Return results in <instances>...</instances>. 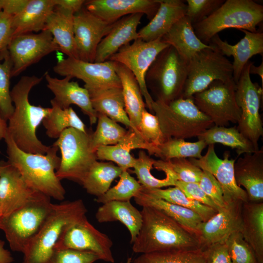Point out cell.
I'll return each instance as SVG.
<instances>
[{"label":"cell","instance_id":"cell-44","mask_svg":"<svg viewBox=\"0 0 263 263\" xmlns=\"http://www.w3.org/2000/svg\"><path fill=\"white\" fill-rule=\"evenodd\" d=\"M115 186L96 197V202L104 204L113 201H130L131 198H134L141 191L142 186L128 170H123Z\"/></svg>","mask_w":263,"mask_h":263},{"label":"cell","instance_id":"cell-57","mask_svg":"<svg viewBox=\"0 0 263 263\" xmlns=\"http://www.w3.org/2000/svg\"><path fill=\"white\" fill-rule=\"evenodd\" d=\"M4 242L0 240V263H12L14 259L10 251L4 247Z\"/></svg>","mask_w":263,"mask_h":263},{"label":"cell","instance_id":"cell-48","mask_svg":"<svg viewBox=\"0 0 263 263\" xmlns=\"http://www.w3.org/2000/svg\"><path fill=\"white\" fill-rule=\"evenodd\" d=\"M138 131L144 140L155 150L167 139L162 132L156 116L146 109L142 113Z\"/></svg>","mask_w":263,"mask_h":263},{"label":"cell","instance_id":"cell-46","mask_svg":"<svg viewBox=\"0 0 263 263\" xmlns=\"http://www.w3.org/2000/svg\"><path fill=\"white\" fill-rule=\"evenodd\" d=\"M0 56L3 59L0 63V114L7 121L14 111L10 91L12 63L7 49L1 52Z\"/></svg>","mask_w":263,"mask_h":263},{"label":"cell","instance_id":"cell-40","mask_svg":"<svg viewBox=\"0 0 263 263\" xmlns=\"http://www.w3.org/2000/svg\"><path fill=\"white\" fill-rule=\"evenodd\" d=\"M207 146L203 140L191 142L183 139L170 138L156 148L154 155L163 161L181 158L199 159Z\"/></svg>","mask_w":263,"mask_h":263},{"label":"cell","instance_id":"cell-8","mask_svg":"<svg viewBox=\"0 0 263 263\" xmlns=\"http://www.w3.org/2000/svg\"><path fill=\"white\" fill-rule=\"evenodd\" d=\"M188 62L171 46L157 55L145 76L146 86L156 99L168 104L181 98L188 75Z\"/></svg>","mask_w":263,"mask_h":263},{"label":"cell","instance_id":"cell-52","mask_svg":"<svg viewBox=\"0 0 263 263\" xmlns=\"http://www.w3.org/2000/svg\"><path fill=\"white\" fill-rule=\"evenodd\" d=\"M174 186L179 188L188 198L218 211L219 208L217 206L204 192L198 183L175 180Z\"/></svg>","mask_w":263,"mask_h":263},{"label":"cell","instance_id":"cell-33","mask_svg":"<svg viewBox=\"0 0 263 263\" xmlns=\"http://www.w3.org/2000/svg\"><path fill=\"white\" fill-rule=\"evenodd\" d=\"M121 85L127 114L133 129L138 132L142 113L146 109L140 87L132 72L123 64L113 61Z\"/></svg>","mask_w":263,"mask_h":263},{"label":"cell","instance_id":"cell-32","mask_svg":"<svg viewBox=\"0 0 263 263\" xmlns=\"http://www.w3.org/2000/svg\"><path fill=\"white\" fill-rule=\"evenodd\" d=\"M95 218L100 223L121 222L130 232L131 244L138 235L142 221L141 211L130 201H113L103 204L98 208Z\"/></svg>","mask_w":263,"mask_h":263},{"label":"cell","instance_id":"cell-21","mask_svg":"<svg viewBox=\"0 0 263 263\" xmlns=\"http://www.w3.org/2000/svg\"><path fill=\"white\" fill-rule=\"evenodd\" d=\"M160 0H90L84 6L104 21L113 24L122 18L135 13L146 15L151 20L159 7Z\"/></svg>","mask_w":263,"mask_h":263},{"label":"cell","instance_id":"cell-25","mask_svg":"<svg viewBox=\"0 0 263 263\" xmlns=\"http://www.w3.org/2000/svg\"><path fill=\"white\" fill-rule=\"evenodd\" d=\"M143 15L142 13L131 14L113 23L97 46L94 62L108 60L122 47L138 39L137 29Z\"/></svg>","mask_w":263,"mask_h":263},{"label":"cell","instance_id":"cell-20","mask_svg":"<svg viewBox=\"0 0 263 263\" xmlns=\"http://www.w3.org/2000/svg\"><path fill=\"white\" fill-rule=\"evenodd\" d=\"M39 193L27 183L16 168L7 161L2 162L0 170L2 217L21 207Z\"/></svg>","mask_w":263,"mask_h":263},{"label":"cell","instance_id":"cell-3","mask_svg":"<svg viewBox=\"0 0 263 263\" xmlns=\"http://www.w3.org/2000/svg\"><path fill=\"white\" fill-rule=\"evenodd\" d=\"M4 139L7 162L18 170L27 183L51 198L63 200L65 190L56 174L60 162L57 155L58 148L53 145L45 154L31 153L18 148L8 131Z\"/></svg>","mask_w":263,"mask_h":263},{"label":"cell","instance_id":"cell-17","mask_svg":"<svg viewBox=\"0 0 263 263\" xmlns=\"http://www.w3.org/2000/svg\"><path fill=\"white\" fill-rule=\"evenodd\" d=\"M230 153L225 151L223 158H219L215 150L214 144L208 145L207 151L199 159L189 158V160L203 170L212 174L221 187L225 201H248L244 189L238 186L234 176V165L235 159H230Z\"/></svg>","mask_w":263,"mask_h":263},{"label":"cell","instance_id":"cell-30","mask_svg":"<svg viewBox=\"0 0 263 263\" xmlns=\"http://www.w3.org/2000/svg\"><path fill=\"white\" fill-rule=\"evenodd\" d=\"M161 40L172 46L188 62L198 52L210 46L197 37L192 24L186 16L176 22Z\"/></svg>","mask_w":263,"mask_h":263},{"label":"cell","instance_id":"cell-22","mask_svg":"<svg viewBox=\"0 0 263 263\" xmlns=\"http://www.w3.org/2000/svg\"><path fill=\"white\" fill-rule=\"evenodd\" d=\"M44 77L47 87L54 95L51 103L62 109L70 107L72 104L75 105L88 116L91 125L96 122L98 114L92 106L89 92L85 88L80 87L76 81H71L72 78L70 76L59 79L46 72Z\"/></svg>","mask_w":263,"mask_h":263},{"label":"cell","instance_id":"cell-61","mask_svg":"<svg viewBox=\"0 0 263 263\" xmlns=\"http://www.w3.org/2000/svg\"><path fill=\"white\" fill-rule=\"evenodd\" d=\"M2 218V214H1V205H0V222Z\"/></svg>","mask_w":263,"mask_h":263},{"label":"cell","instance_id":"cell-1","mask_svg":"<svg viewBox=\"0 0 263 263\" xmlns=\"http://www.w3.org/2000/svg\"><path fill=\"white\" fill-rule=\"evenodd\" d=\"M142 225L132 243L136 253L155 252L202 250L198 236L185 228L161 210L143 207Z\"/></svg>","mask_w":263,"mask_h":263},{"label":"cell","instance_id":"cell-18","mask_svg":"<svg viewBox=\"0 0 263 263\" xmlns=\"http://www.w3.org/2000/svg\"><path fill=\"white\" fill-rule=\"evenodd\" d=\"M113 24L104 21L84 6L74 14V31L78 59L94 62L97 46Z\"/></svg>","mask_w":263,"mask_h":263},{"label":"cell","instance_id":"cell-27","mask_svg":"<svg viewBox=\"0 0 263 263\" xmlns=\"http://www.w3.org/2000/svg\"><path fill=\"white\" fill-rule=\"evenodd\" d=\"M146 150L150 155H154L155 148L148 144L140 133L132 129H129L124 138L117 144L101 146L96 151L97 159L115 163L123 170L133 167L136 158L130 152L132 150Z\"/></svg>","mask_w":263,"mask_h":263},{"label":"cell","instance_id":"cell-26","mask_svg":"<svg viewBox=\"0 0 263 263\" xmlns=\"http://www.w3.org/2000/svg\"><path fill=\"white\" fill-rule=\"evenodd\" d=\"M187 4L181 0H160L159 7L148 24L138 32V37L149 42L161 39L172 26L186 16Z\"/></svg>","mask_w":263,"mask_h":263},{"label":"cell","instance_id":"cell-35","mask_svg":"<svg viewBox=\"0 0 263 263\" xmlns=\"http://www.w3.org/2000/svg\"><path fill=\"white\" fill-rule=\"evenodd\" d=\"M133 198L137 205L142 207H150L161 210L196 234L197 226L203 222L202 217L196 212L154 197L142 190Z\"/></svg>","mask_w":263,"mask_h":263},{"label":"cell","instance_id":"cell-41","mask_svg":"<svg viewBox=\"0 0 263 263\" xmlns=\"http://www.w3.org/2000/svg\"><path fill=\"white\" fill-rule=\"evenodd\" d=\"M155 162V160L150 157L144 150L139 152L138 157L133 167V172L136 174L138 182L146 188H161L174 186L176 180L168 170L163 169L166 177L163 179H159L152 174L151 169Z\"/></svg>","mask_w":263,"mask_h":263},{"label":"cell","instance_id":"cell-59","mask_svg":"<svg viewBox=\"0 0 263 263\" xmlns=\"http://www.w3.org/2000/svg\"><path fill=\"white\" fill-rule=\"evenodd\" d=\"M7 132V124L0 114V141L4 139Z\"/></svg>","mask_w":263,"mask_h":263},{"label":"cell","instance_id":"cell-13","mask_svg":"<svg viewBox=\"0 0 263 263\" xmlns=\"http://www.w3.org/2000/svg\"><path fill=\"white\" fill-rule=\"evenodd\" d=\"M169 46L161 39L147 42L138 38L132 44L122 47L109 59L123 64L132 72L138 83L147 107L150 112H153L152 105L154 100L146 86L145 76L157 55Z\"/></svg>","mask_w":263,"mask_h":263},{"label":"cell","instance_id":"cell-49","mask_svg":"<svg viewBox=\"0 0 263 263\" xmlns=\"http://www.w3.org/2000/svg\"><path fill=\"white\" fill-rule=\"evenodd\" d=\"M224 0H187L186 16L193 25L204 20L215 12Z\"/></svg>","mask_w":263,"mask_h":263},{"label":"cell","instance_id":"cell-51","mask_svg":"<svg viewBox=\"0 0 263 263\" xmlns=\"http://www.w3.org/2000/svg\"><path fill=\"white\" fill-rule=\"evenodd\" d=\"M198 184L219 209L225 207L226 203L224 199L222 188L212 174L207 171L203 170Z\"/></svg>","mask_w":263,"mask_h":263},{"label":"cell","instance_id":"cell-56","mask_svg":"<svg viewBox=\"0 0 263 263\" xmlns=\"http://www.w3.org/2000/svg\"><path fill=\"white\" fill-rule=\"evenodd\" d=\"M56 6L75 14L84 6V0H55Z\"/></svg>","mask_w":263,"mask_h":263},{"label":"cell","instance_id":"cell-58","mask_svg":"<svg viewBox=\"0 0 263 263\" xmlns=\"http://www.w3.org/2000/svg\"><path fill=\"white\" fill-rule=\"evenodd\" d=\"M250 74H255L259 75L262 80V88L263 85V61L259 66H256L252 62L249 68Z\"/></svg>","mask_w":263,"mask_h":263},{"label":"cell","instance_id":"cell-14","mask_svg":"<svg viewBox=\"0 0 263 263\" xmlns=\"http://www.w3.org/2000/svg\"><path fill=\"white\" fill-rule=\"evenodd\" d=\"M112 241L95 228L87 219L66 226L54 247V250L71 249L88 251L97 255L103 261L113 263L111 250Z\"/></svg>","mask_w":263,"mask_h":263},{"label":"cell","instance_id":"cell-54","mask_svg":"<svg viewBox=\"0 0 263 263\" xmlns=\"http://www.w3.org/2000/svg\"><path fill=\"white\" fill-rule=\"evenodd\" d=\"M13 16L0 11V53L7 49L13 38Z\"/></svg>","mask_w":263,"mask_h":263},{"label":"cell","instance_id":"cell-45","mask_svg":"<svg viewBox=\"0 0 263 263\" xmlns=\"http://www.w3.org/2000/svg\"><path fill=\"white\" fill-rule=\"evenodd\" d=\"M155 165L166 169L176 180L184 182L198 183L203 171L187 158H174L168 161L156 160Z\"/></svg>","mask_w":263,"mask_h":263},{"label":"cell","instance_id":"cell-60","mask_svg":"<svg viewBox=\"0 0 263 263\" xmlns=\"http://www.w3.org/2000/svg\"><path fill=\"white\" fill-rule=\"evenodd\" d=\"M3 5V0H0V11H2Z\"/></svg>","mask_w":263,"mask_h":263},{"label":"cell","instance_id":"cell-5","mask_svg":"<svg viewBox=\"0 0 263 263\" xmlns=\"http://www.w3.org/2000/svg\"><path fill=\"white\" fill-rule=\"evenodd\" d=\"M263 20V6L252 0H226L209 16L193 25L202 42L208 45L220 32L228 28L256 32Z\"/></svg>","mask_w":263,"mask_h":263},{"label":"cell","instance_id":"cell-50","mask_svg":"<svg viewBox=\"0 0 263 263\" xmlns=\"http://www.w3.org/2000/svg\"><path fill=\"white\" fill-rule=\"evenodd\" d=\"M99 260L91 252L63 249L54 250L47 263H94Z\"/></svg>","mask_w":263,"mask_h":263},{"label":"cell","instance_id":"cell-63","mask_svg":"<svg viewBox=\"0 0 263 263\" xmlns=\"http://www.w3.org/2000/svg\"><path fill=\"white\" fill-rule=\"evenodd\" d=\"M1 163H2V162H0V169L1 168Z\"/></svg>","mask_w":263,"mask_h":263},{"label":"cell","instance_id":"cell-42","mask_svg":"<svg viewBox=\"0 0 263 263\" xmlns=\"http://www.w3.org/2000/svg\"><path fill=\"white\" fill-rule=\"evenodd\" d=\"M97 114L96 129L91 134V145L95 151L100 147L117 144L124 138L128 132L107 116Z\"/></svg>","mask_w":263,"mask_h":263},{"label":"cell","instance_id":"cell-15","mask_svg":"<svg viewBox=\"0 0 263 263\" xmlns=\"http://www.w3.org/2000/svg\"><path fill=\"white\" fill-rule=\"evenodd\" d=\"M7 50L12 63L11 77L18 76L49 54L59 51L52 35L46 30L12 38Z\"/></svg>","mask_w":263,"mask_h":263},{"label":"cell","instance_id":"cell-37","mask_svg":"<svg viewBox=\"0 0 263 263\" xmlns=\"http://www.w3.org/2000/svg\"><path fill=\"white\" fill-rule=\"evenodd\" d=\"M197 137L198 140L204 141L207 146L219 143L235 149L238 155L257 151L253 144L235 127L214 126L206 130Z\"/></svg>","mask_w":263,"mask_h":263},{"label":"cell","instance_id":"cell-24","mask_svg":"<svg viewBox=\"0 0 263 263\" xmlns=\"http://www.w3.org/2000/svg\"><path fill=\"white\" fill-rule=\"evenodd\" d=\"M234 169L236 182L244 188L248 201L263 202V148L254 152L244 153L235 161Z\"/></svg>","mask_w":263,"mask_h":263},{"label":"cell","instance_id":"cell-34","mask_svg":"<svg viewBox=\"0 0 263 263\" xmlns=\"http://www.w3.org/2000/svg\"><path fill=\"white\" fill-rule=\"evenodd\" d=\"M241 216L240 232L263 263V202H243Z\"/></svg>","mask_w":263,"mask_h":263},{"label":"cell","instance_id":"cell-12","mask_svg":"<svg viewBox=\"0 0 263 263\" xmlns=\"http://www.w3.org/2000/svg\"><path fill=\"white\" fill-rule=\"evenodd\" d=\"M236 84L215 80L204 91L195 94L193 99L198 109L217 126L237 123L241 114L235 96Z\"/></svg>","mask_w":263,"mask_h":263},{"label":"cell","instance_id":"cell-4","mask_svg":"<svg viewBox=\"0 0 263 263\" xmlns=\"http://www.w3.org/2000/svg\"><path fill=\"white\" fill-rule=\"evenodd\" d=\"M87 212L81 199L53 204L41 228L25 249L22 263H47L64 228L86 218Z\"/></svg>","mask_w":263,"mask_h":263},{"label":"cell","instance_id":"cell-62","mask_svg":"<svg viewBox=\"0 0 263 263\" xmlns=\"http://www.w3.org/2000/svg\"><path fill=\"white\" fill-rule=\"evenodd\" d=\"M126 263H132V259L131 258H128Z\"/></svg>","mask_w":263,"mask_h":263},{"label":"cell","instance_id":"cell-16","mask_svg":"<svg viewBox=\"0 0 263 263\" xmlns=\"http://www.w3.org/2000/svg\"><path fill=\"white\" fill-rule=\"evenodd\" d=\"M54 72L64 76L75 77L85 83V88L121 87L113 61L90 62L71 57L59 58L53 67Z\"/></svg>","mask_w":263,"mask_h":263},{"label":"cell","instance_id":"cell-29","mask_svg":"<svg viewBox=\"0 0 263 263\" xmlns=\"http://www.w3.org/2000/svg\"><path fill=\"white\" fill-rule=\"evenodd\" d=\"M55 6V0H28L24 8L13 16V38L44 30Z\"/></svg>","mask_w":263,"mask_h":263},{"label":"cell","instance_id":"cell-43","mask_svg":"<svg viewBox=\"0 0 263 263\" xmlns=\"http://www.w3.org/2000/svg\"><path fill=\"white\" fill-rule=\"evenodd\" d=\"M133 263H205L202 249L170 250L141 254Z\"/></svg>","mask_w":263,"mask_h":263},{"label":"cell","instance_id":"cell-28","mask_svg":"<svg viewBox=\"0 0 263 263\" xmlns=\"http://www.w3.org/2000/svg\"><path fill=\"white\" fill-rule=\"evenodd\" d=\"M85 88L89 92L92 106L97 113L122 123L128 129H133L125 111L121 87Z\"/></svg>","mask_w":263,"mask_h":263},{"label":"cell","instance_id":"cell-36","mask_svg":"<svg viewBox=\"0 0 263 263\" xmlns=\"http://www.w3.org/2000/svg\"><path fill=\"white\" fill-rule=\"evenodd\" d=\"M123 170L110 162H95L81 184L90 194L99 197L110 188L113 181L120 176Z\"/></svg>","mask_w":263,"mask_h":263},{"label":"cell","instance_id":"cell-23","mask_svg":"<svg viewBox=\"0 0 263 263\" xmlns=\"http://www.w3.org/2000/svg\"><path fill=\"white\" fill-rule=\"evenodd\" d=\"M241 31L244 33V36L236 44L230 45L222 40L218 34L215 35L209 43L222 55L233 56V78L236 83L249 59L254 55L263 54V33Z\"/></svg>","mask_w":263,"mask_h":263},{"label":"cell","instance_id":"cell-53","mask_svg":"<svg viewBox=\"0 0 263 263\" xmlns=\"http://www.w3.org/2000/svg\"><path fill=\"white\" fill-rule=\"evenodd\" d=\"M202 251L205 263H232L225 242L211 244Z\"/></svg>","mask_w":263,"mask_h":263},{"label":"cell","instance_id":"cell-11","mask_svg":"<svg viewBox=\"0 0 263 263\" xmlns=\"http://www.w3.org/2000/svg\"><path fill=\"white\" fill-rule=\"evenodd\" d=\"M252 62L249 61L245 65L236 83V100L241 112L236 128L258 150L259 140L263 135V123L259 113L263 89L251 79L249 68Z\"/></svg>","mask_w":263,"mask_h":263},{"label":"cell","instance_id":"cell-47","mask_svg":"<svg viewBox=\"0 0 263 263\" xmlns=\"http://www.w3.org/2000/svg\"><path fill=\"white\" fill-rule=\"evenodd\" d=\"M225 242L232 263H259L253 248L240 231L232 233Z\"/></svg>","mask_w":263,"mask_h":263},{"label":"cell","instance_id":"cell-6","mask_svg":"<svg viewBox=\"0 0 263 263\" xmlns=\"http://www.w3.org/2000/svg\"><path fill=\"white\" fill-rule=\"evenodd\" d=\"M152 109L167 139L198 137L213 124L195 104L193 97H181L168 104L154 100Z\"/></svg>","mask_w":263,"mask_h":263},{"label":"cell","instance_id":"cell-7","mask_svg":"<svg viewBox=\"0 0 263 263\" xmlns=\"http://www.w3.org/2000/svg\"><path fill=\"white\" fill-rule=\"evenodd\" d=\"M53 204L51 198L39 193L21 207L2 217V230L11 249L23 253L49 214Z\"/></svg>","mask_w":263,"mask_h":263},{"label":"cell","instance_id":"cell-64","mask_svg":"<svg viewBox=\"0 0 263 263\" xmlns=\"http://www.w3.org/2000/svg\"></svg>","mask_w":263,"mask_h":263},{"label":"cell","instance_id":"cell-39","mask_svg":"<svg viewBox=\"0 0 263 263\" xmlns=\"http://www.w3.org/2000/svg\"><path fill=\"white\" fill-rule=\"evenodd\" d=\"M143 191L159 199L191 209L197 213L206 221L214 215L218 211L204 205L186 196L178 187L168 188H146L142 187Z\"/></svg>","mask_w":263,"mask_h":263},{"label":"cell","instance_id":"cell-38","mask_svg":"<svg viewBox=\"0 0 263 263\" xmlns=\"http://www.w3.org/2000/svg\"><path fill=\"white\" fill-rule=\"evenodd\" d=\"M51 104V111L42 122L48 137L57 139L68 128H74L84 132H87L85 124L71 107L62 109L53 103Z\"/></svg>","mask_w":263,"mask_h":263},{"label":"cell","instance_id":"cell-2","mask_svg":"<svg viewBox=\"0 0 263 263\" xmlns=\"http://www.w3.org/2000/svg\"><path fill=\"white\" fill-rule=\"evenodd\" d=\"M42 79L34 75L23 76L10 92L14 111L8 120L7 131L18 148L31 153L45 154L51 147L38 139L36 132L52 109L32 105L29 100L31 89Z\"/></svg>","mask_w":263,"mask_h":263},{"label":"cell","instance_id":"cell-9","mask_svg":"<svg viewBox=\"0 0 263 263\" xmlns=\"http://www.w3.org/2000/svg\"><path fill=\"white\" fill-rule=\"evenodd\" d=\"M61 153L59 167L56 171L61 180L66 179L81 183L97 160L91 145V134L74 128L65 130L53 144Z\"/></svg>","mask_w":263,"mask_h":263},{"label":"cell","instance_id":"cell-10","mask_svg":"<svg viewBox=\"0 0 263 263\" xmlns=\"http://www.w3.org/2000/svg\"><path fill=\"white\" fill-rule=\"evenodd\" d=\"M233 79L232 63L210 45L188 62V75L181 97H192L215 80L227 82Z\"/></svg>","mask_w":263,"mask_h":263},{"label":"cell","instance_id":"cell-55","mask_svg":"<svg viewBox=\"0 0 263 263\" xmlns=\"http://www.w3.org/2000/svg\"><path fill=\"white\" fill-rule=\"evenodd\" d=\"M28 1V0H3L2 11L14 16L24 8Z\"/></svg>","mask_w":263,"mask_h":263},{"label":"cell","instance_id":"cell-19","mask_svg":"<svg viewBox=\"0 0 263 263\" xmlns=\"http://www.w3.org/2000/svg\"><path fill=\"white\" fill-rule=\"evenodd\" d=\"M243 202L234 201L226 203L210 219L198 225L196 234L202 249L211 244L225 242L232 233L240 231Z\"/></svg>","mask_w":263,"mask_h":263},{"label":"cell","instance_id":"cell-31","mask_svg":"<svg viewBox=\"0 0 263 263\" xmlns=\"http://www.w3.org/2000/svg\"><path fill=\"white\" fill-rule=\"evenodd\" d=\"M74 14L55 6L44 30L52 35L59 51L68 57L78 59L74 31Z\"/></svg>","mask_w":263,"mask_h":263}]
</instances>
